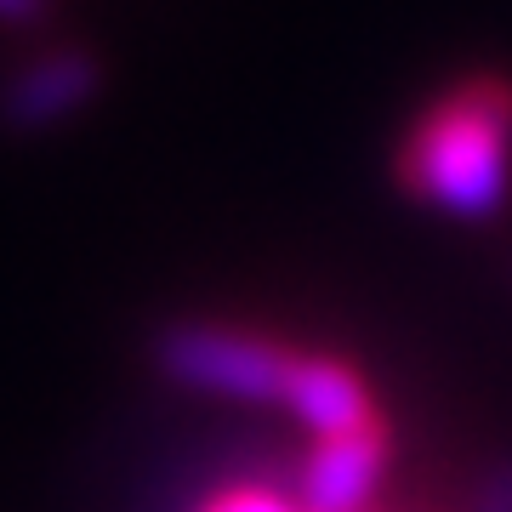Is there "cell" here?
<instances>
[{"label":"cell","mask_w":512,"mask_h":512,"mask_svg":"<svg viewBox=\"0 0 512 512\" xmlns=\"http://www.w3.org/2000/svg\"><path fill=\"white\" fill-rule=\"evenodd\" d=\"M399 183L444 217H495L512 188V80L473 74L433 97L399 148Z\"/></svg>","instance_id":"1"},{"label":"cell","mask_w":512,"mask_h":512,"mask_svg":"<svg viewBox=\"0 0 512 512\" xmlns=\"http://www.w3.org/2000/svg\"><path fill=\"white\" fill-rule=\"evenodd\" d=\"M154 359H160V370L177 387L239 399V404H279L296 348L262 336V330L217 325V319H183V325L160 330Z\"/></svg>","instance_id":"2"},{"label":"cell","mask_w":512,"mask_h":512,"mask_svg":"<svg viewBox=\"0 0 512 512\" xmlns=\"http://www.w3.org/2000/svg\"><path fill=\"white\" fill-rule=\"evenodd\" d=\"M103 92V63L86 46H46L23 69L6 74L0 86V126L18 137H46V131L69 126L80 109H92Z\"/></svg>","instance_id":"3"},{"label":"cell","mask_w":512,"mask_h":512,"mask_svg":"<svg viewBox=\"0 0 512 512\" xmlns=\"http://www.w3.org/2000/svg\"><path fill=\"white\" fill-rule=\"evenodd\" d=\"M387 473V427L382 416L336 433V439H313L302 467H296V501L302 512H365Z\"/></svg>","instance_id":"4"},{"label":"cell","mask_w":512,"mask_h":512,"mask_svg":"<svg viewBox=\"0 0 512 512\" xmlns=\"http://www.w3.org/2000/svg\"><path fill=\"white\" fill-rule=\"evenodd\" d=\"M279 410H291L313 439H336V433H353V427L376 421L365 376L348 359H330V353H296Z\"/></svg>","instance_id":"5"},{"label":"cell","mask_w":512,"mask_h":512,"mask_svg":"<svg viewBox=\"0 0 512 512\" xmlns=\"http://www.w3.org/2000/svg\"><path fill=\"white\" fill-rule=\"evenodd\" d=\"M200 512H302V501L274 490V484H228V490H217Z\"/></svg>","instance_id":"6"},{"label":"cell","mask_w":512,"mask_h":512,"mask_svg":"<svg viewBox=\"0 0 512 512\" xmlns=\"http://www.w3.org/2000/svg\"><path fill=\"white\" fill-rule=\"evenodd\" d=\"M473 512H512V461L507 467H495L473 495Z\"/></svg>","instance_id":"7"},{"label":"cell","mask_w":512,"mask_h":512,"mask_svg":"<svg viewBox=\"0 0 512 512\" xmlns=\"http://www.w3.org/2000/svg\"><path fill=\"white\" fill-rule=\"evenodd\" d=\"M52 0H0V23H40Z\"/></svg>","instance_id":"8"}]
</instances>
